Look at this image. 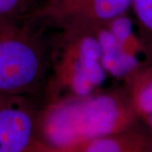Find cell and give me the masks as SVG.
Wrapping results in <instances>:
<instances>
[{"label": "cell", "mask_w": 152, "mask_h": 152, "mask_svg": "<svg viewBox=\"0 0 152 152\" xmlns=\"http://www.w3.org/2000/svg\"><path fill=\"white\" fill-rule=\"evenodd\" d=\"M138 118L129 94L62 99L38 116L37 139L69 151L94 139L128 130Z\"/></svg>", "instance_id": "1"}, {"label": "cell", "mask_w": 152, "mask_h": 152, "mask_svg": "<svg viewBox=\"0 0 152 152\" xmlns=\"http://www.w3.org/2000/svg\"><path fill=\"white\" fill-rule=\"evenodd\" d=\"M47 50L37 38L0 20V95L32 92L47 76Z\"/></svg>", "instance_id": "2"}, {"label": "cell", "mask_w": 152, "mask_h": 152, "mask_svg": "<svg viewBox=\"0 0 152 152\" xmlns=\"http://www.w3.org/2000/svg\"><path fill=\"white\" fill-rule=\"evenodd\" d=\"M75 26L77 31L68 33L61 58H58L52 91L57 94L67 91L69 98L89 96L93 90L105 80L106 70L102 63V51L97 34L92 36L88 26ZM67 99V98H66Z\"/></svg>", "instance_id": "3"}, {"label": "cell", "mask_w": 152, "mask_h": 152, "mask_svg": "<svg viewBox=\"0 0 152 152\" xmlns=\"http://www.w3.org/2000/svg\"><path fill=\"white\" fill-rule=\"evenodd\" d=\"M133 0H50L37 11L64 25L103 26L124 15Z\"/></svg>", "instance_id": "4"}, {"label": "cell", "mask_w": 152, "mask_h": 152, "mask_svg": "<svg viewBox=\"0 0 152 152\" xmlns=\"http://www.w3.org/2000/svg\"><path fill=\"white\" fill-rule=\"evenodd\" d=\"M37 118L19 100L0 102V152H28L37 140Z\"/></svg>", "instance_id": "5"}, {"label": "cell", "mask_w": 152, "mask_h": 152, "mask_svg": "<svg viewBox=\"0 0 152 152\" xmlns=\"http://www.w3.org/2000/svg\"><path fill=\"white\" fill-rule=\"evenodd\" d=\"M69 152H152V134L135 126L118 134L83 143Z\"/></svg>", "instance_id": "6"}, {"label": "cell", "mask_w": 152, "mask_h": 152, "mask_svg": "<svg viewBox=\"0 0 152 152\" xmlns=\"http://www.w3.org/2000/svg\"><path fill=\"white\" fill-rule=\"evenodd\" d=\"M129 96L139 118L152 114V64L140 67L129 76Z\"/></svg>", "instance_id": "7"}, {"label": "cell", "mask_w": 152, "mask_h": 152, "mask_svg": "<svg viewBox=\"0 0 152 152\" xmlns=\"http://www.w3.org/2000/svg\"><path fill=\"white\" fill-rule=\"evenodd\" d=\"M132 8L143 29L152 37V0H133Z\"/></svg>", "instance_id": "8"}, {"label": "cell", "mask_w": 152, "mask_h": 152, "mask_svg": "<svg viewBox=\"0 0 152 152\" xmlns=\"http://www.w3.org/2000/svg\"><path fill=\"white\" fill-rule=\"evenodd\" d=\"M29 0H0V20L13 22V20L26 10Z\"/></svg>", "instance_id": "9"}, {"label": "cell", "mask_w": 152, "mask_h": 152, "mask_svg": "<svg viewBox=\"0 0 152 152\" xmlns=\"http://www.w3.org/2000/svg\"><path fill=\"white\" fill-rule=\"evenodd\" d=\"M28 152H69L64 150L57 149L54 147L49 146L42 142L39 141L37 139L34 142L32 146L28 151Z\"/></svg>", "instance_id": "10"}, {"label": "cell", "mask_w": 152, "mask_h": 152, "mask_svg": "<svg viewBox=\"0 0 152 152\" xmlns=\"http://www.w3.org/2000/svg\"><path fill=\"white\" fill-rule=\"evenodd\" d=\"M144 120L147 123V124L149 125V127L152 129V114H151L150 116L146 117L145 118H144Z\"/></svg>", "instance_id": "11"}, {"label": "cell", "mask_w": 152, "mask_h": 152, "mask_svg": "<svg viewBox=\"0 0 152 152\" xmlns=\"http://www.w3.org/2000/svg\"><path fill=\"white\" fill-rule=\"evenodd\" d=\"M48 1H50V0H45V3H46V2H48Z\"/></svg>", "instance_id": "12"}]
</instances>
